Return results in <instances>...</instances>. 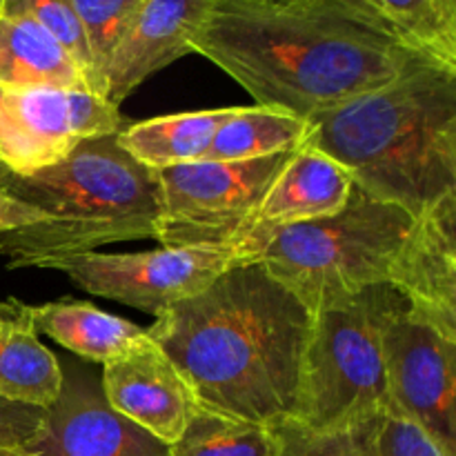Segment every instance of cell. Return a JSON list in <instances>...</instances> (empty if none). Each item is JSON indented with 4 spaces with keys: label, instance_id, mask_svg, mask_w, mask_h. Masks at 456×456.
Listing matches in <instances>:
<instances>
[{
    "label": "cell",
    "instance_id": "1",
    "mask_svg": "<svg viewBox=\"0 0 456 456\" xmlns=\"http://www.w3.org/2000/svg\"><path fill=\"white\" fill-rule=\"evenodd\" d=\"M190 49L256 105L305 120L432 62L405 49L370 0H212Z\"/></svg>",
    "mask_w": 456,
    "mask_h": 456
},
{
    "label": "cell",
    "instance_id": "2",
    "mask_svg": "<svg viewBox=\"0 0 456 456\" xmlns=\"http://www.w3.org/2000/svg\"><path fill=\"white\" fill-rule=\"evenodd\" d=\"M314 314L261 263L239 261L147 328L205 412L274 430L298 421Z\"/></svg>",
    "mask_w": 456,
    "mask_h": 456
},
{
    "label": "cell",
    "instance_id": "3",
    "mask_svg": "<svg viewBox=\"0 0 456 456\" xmlns=\"http://www.w3.org/2000/svg\"><path fill=\"white\" fill-rule=\"evenodd\" d=\"M310 123L312 145L354 187L414 221L456 196V69L421 62Z\"/></svg>",
    "mask_w": 456,
    "mask_h": 456
},
{
    "label": "cell",
    "instance_id": "4",
    "mask_svg": "<svg viewBox=\"0 0 456 456\" xmlns=\"http://www.w3.org/2000/svg\"><path fill=\"white\" fill-rule=\"evenodd\" d=\"M0 190L38 218L0 232V256L9 270H47L102 245L154 239L156 172L118 145V134L80 142L69 159L29 176L0 167Z\"/></svg>",
    "mask_w": 456,
    "mask_h": 456
},
{
    "label": "cell",
    "instance_id": "5",
    "mask_svg": "<svg viewBox=\"0 0 456 456\" xmlns=\"http://www.w3.org/2000/svg\"><path fill=\"white\" fill-rule=\"evenodd\" d=\"M412 227L414 218L399 205L352 187L341 212L281 227L243 245L252 261L261 263L314 314L370 285H390Z\"/></svg>",
    "mask_w": 456,
    "mask_h": 456
},
{
    "label": "cell",
    "instance_id": "6",
    "mask_svg": "<svg viewBox=\"0 0 456 456\" xmlns=\"http://www.w3.org/2000/svg\"><path fill=\"white\" fill-rule=\"evenodd\" d=\"M405 307V298L383 283L314 312L298 421L346 430L390 412L383 334Z\"/></svg>",
    "mask_w": 456,
    "mask_h": 456
},
{
    "label": "cell",
    "instance_id": "7",
    "mask_svg": "<svg viewBox=\"0 0 456 456\" xmlns=\"http://www.w3.org/2000/svg\"><path fill=\"white\" fill-rule=\"evenodd\" d=\"M294 151L245 163L200 160L156 172L154 239L172 249L243 245L254 234L258 209L272 183Z\"/></svg>",
    "mask_w": 456,
    "mask_h": 456
},
{
    "label": "cell",
    "instance_id": "8",
    "mask_svg": "<svg viewBox=\"0 0 456 456\" xmlns=\"http://www.w3.org/2000/svg\"><path fill=\"white\" fill-rule=\"evenodd\" d=\"M252 261L245 245L221 249H151L134 254L89 252L65 258L58 270L85 292L136 307L156 319L208 289L234 263Z\"/></svg>",
    "mask_w": 456,
    "mask_h": 456
},
{
    "label": "cell",
    "instance_id": "9",
    "mask_svg": "<svg viewBox=\"0 0 456 456\" xmlns=\"http://www.w3.org/2000/svg\"><path fill=\"white\" fill-rule=\"evenodd\" d=\"M127 125L120 107L87 89L0 92V167L29 176L69 159L80 142L118 134Z\"/></svg>",
    "mask_w": 456,
    "mask_h": 456
},
{
    "label": "cell",
    "instance_id": "10",
    "mask_svg": "<svg viewBox=\"0 0 456 456\" xmlns=\"http://www.w3.org/2000/svg\"><path fill=\"white\" fill-rule=\"evenodd\" d=\"M390 412L456 456V337L405 307L383 334Z\"/></svg>",
    "mask_w": 456,
    "mask_h": 456
},
{
    "label": "cell",
    "instance_id": "11",
    "mask_svg": "<svg viewBox=\"0 0 456 456\" xmlns=\"http://www.w3.org/2000/svg\"><path fill=\"white\" fill-rule=\"evenodd\" d=\"M102 399L165 445L181 439L199 408L185 379L150 334L102 365Z\"/></svg>",
    "mask_w": 456,
    "mask_h": 456
},
{
    "label": "cell",
    "instance_id": "12",
    "mask_svg": "<svg viewBox=\"0 0 456 456\" xmlns=\"http://www.w3.org/2000/svg\"><path fill=\"white\" fill-rule=\"evenodd\" d=\"M390 285L412 314L456 337V196L414 221Z\"/></svg>",
    "mask_w": 456,
    "mask_h": 456
},
{
    "label": "cell",
    "instance_id": "13",
    "mask_svg": "<svg viewBox=\"0 0 456 456\" xmlns=\"http://www.w3.org/2000/svg\"><path fill=\"white\" fill-rule=\"evenodd\" d=\"M212 0H142L105 69V101L120 107L150 76L191 53Z\"/></svg>",
    "mask_w": 456,
    "mask_h": 456
},
{
    "label": "cell",
    "instance_id": "14",
    "mask_svg": "<svg viewBox=\"0 0 456 456\" xmlns=\"http://www.w3.org/2000/svg\"><path fill=\"white\" fill-rule=\"evenodd\" d=\"M34 450L43 456H169V445L116 414L102 392L67 379Z\"/></svg>",
    "mask_w": 456,
    "mask_h": 456
},
{
    "label": "cell",
    "instance_id": "15",
    "mask_svg": "<svg viewBox=\"0 0 456 456\" xmlns=\"http://www.w3.org/2000/svg\"><path fill=\"white\" fill-rule=\"evenodd\" d=\"M354 187L350 174L310 141L298 147L272 183L248 240H256L281 227L319 221L346 208Z\"/></svg>",
    "mask_w": 456,
    "mask_h": 456
},
{
    "label": "cell",
    "instance_id": "16",
    "mask_svg": "<svg viewBox=\"0 0 456 456\" xmlns=\"http://www.w3.org/2000/svg\"><path fill=\"white\" fill-rule=\"evenodd\" d=\"M62 383L56 356L38 341L31 305L0 298V399L49 410Z\"/></svg>",
    "mask_w": 456,
    "mask_h": 456
},
{
    "label": "cell",
    "instance_id": "17",
    "mask_svg": "<svg viewBox=\"0 0 456 456\" xmlns=\"http://www.w3.org/2000/svg\"><path fill=\"white\" fill-rule=\"evenodd\" d=\"M27 87L87 89V83L18 0H0V92Z\"/></svg>",
    "mask_w": 456,
    "mask_h": 456
},
{
    "label": "cell",
    "instance_id": "18",
    "mask_svg": "<svg viewBox=\"0 0 456 456\" xmlns=\"http://www.w3.org/2000/svg\"><path fill=\"white\" fill-rule=\"evenodd\" d=\"M31 319L36 332L101 365L114 361L147 337V328L107 314L92 303L74 301V298H58L43 305H31Z\"/></svg>",
    "mask_w": 456,
    "mask_h": 456
},
{
    "label": "cell",
    "instance_id": "19",
    "mask_svg": "<svg viewBox=\"0 0 456 456\" xmlns=\"http://www.w3.org/2000/svg\"><path fill=\"white\" fill-rule=\"evenodd\" d=\"M232 111L234 107H218L129 123L118 132V145L151 172L200 163Z\"/></svg>",
    "mask_w": 456,
    "mask_h": 456
},
{
    "label": "cell",
    "instance_id": "20",
    "mask_svg": "<svg viewBox=\"0 0 456 456\" xmlns=\"http://www.w3.org/2000/svg\"><path fill=\"white\" fill-rule=\"evenodd\" d=\"M310 120L274 107H234L205 154L209 163H245L288 154L310 141Z\"/></svg>",
    "mask_w": 456,
    "mask_h": 456
},
{
    "label": "cell",
    "instance_id": "21",
    "mask_svg": "<svg viewBox=\"0 0 456 456\" xmlns=\"http://www.w3.org/2000/svg\"><path fill=\"white\" fill-rule=\"evenodd\" d=\"M370 4L405 49L456 69V0H370Z\"/></svg>",
    "mask_w": 456,
    "mask_h": 456
},
{
    "label": "cell",
    "instance_id": "22",
    "mask_svg": "<svg viewBox=\"0 0 456 456\" xmlns=\"http://www.w3.org/2000/svg\"><path fill=\"white\" fill-rule=\"evenodd\" d=\"M169 456H276V435L272 428L196 408L181 439L169 445Z\"/></svg>",
    "mask_w": 456,
    "mask_h": 456
},
{
    "label": "cell",
    "instance_id": "23",
    "mask_svg": "<svg viewBox=\"0 0 456 456\" xmlns=\"http://www.w3.org/2000/svg\"><path fill=\"white\" fill-rule=\"evenodd\" d=\"M142 0H71L76 16L80 18L92 52V94L105 98V69L111 53L127 34Z\"/></svg>",
    "mask_w": 456,
    "mask_h": 456
},
{
    "label": "cell",
    "instance_id": "24",
    "mask_svg": "<svg viewBox=\"0 0 456 456\" xmlns=\"http://www.w3.org/2000/svg\"><path fill=\"white\" fill-rule=\"evenodd\" d=\"M379 421L346 430H314L301 421H285L274 428L276 456H377Z\"/></svg>",
    "mask_w": 456,
    "mask_h": 456
},
{
    "label": "cell",
    "instance_id": "25",
    "mask_svg": "<svg viewBox=\"0 0 456 456\" xmlns=\"http://www.w3.org/2000/svg\"><path fill=\"white\" fill-rule=\"evenodd\" d=\"M18 3L31 18L38 20V25L56 40L58 47L78 67L89 89V80H92V52H89L83 22H80L74 7H71V0H18Z\"/></svg>",
    "mask_w": 456,
    "mask_h": 456
},
{
    "label": "cell",
    "instance_id": "26",
    "mask_svg": "<svg viewBox=\"0 0 456 456\" xmlns=\"http://www.w3.org/2000/svg\"><path fill=\"white\" fill-rule=\"evenodd\" d=\"M47 410L0 399V454L31 450L45 432Z\"/></svg>",
    "mask_w": 456,
    "mask_h": 456
},
{
    "label": "cell",
    "instance_id": "27",
    "mask_svg": "<svg viewBox=\"0 0 456 456\" xmlns=\"http://www.w3.org/2000/svg\"><path fill=\"white\" fill-rule=\"evenodd\" d=\"M377 456H448L421 428L396 414L381 417L377 428Z\"/></svg>",
    "mask_w": 456,
    "mask_h": 456
},
{
    "label": "cell",
    "instance_id": "28",
    "mask_svg": "<svg viewBox=\"0 0 456 456\" xmlns=\"http://www.w3.org/2000/svg\"><path fill=\"white\" fill-rule=\"evenodd\" d=\"M36 221L38 218H36V214L27 205H22L20 200L12 199V196H7L0 190V232L34 225Z\"/></svg>",
    "mask_w": 456,
    "mask_h": 456
},
{
    "label": "cell",
    "instance_id": "29",
    "mask_svg": "<svg viewBox=\"0 0 456 456\" xmlns=\"http://www.w3.org/2000/svg\"><path fill=\"white\" fill-rule=\"evenodd\" d=\"M0 456H43L38 452V450H18V452H4V454H0Z\"/></svg>",
    "mask_w": 456,
    "mask_h": 456
}]
</instances>
